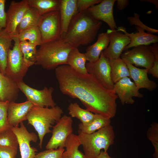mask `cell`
Segmentation results:
<instances>
[{
	"mask_svg": "<svg viewBox=\"0 0 158 158\" xmlns=\"http://www.w3.org/2000/svg\"><path fill=\"white\" fill-rule=\"evenodd\" d=\"M5 0H0V33L5 29L6 23V13L5 11Z\"/></svg>",
	"mask_w": 158,
	"mask_h": 158,
	"instance_id": "f35d334b",
	"label": "cell"
},
{
	"mask_svg": "<svg viewBox=\"0 0 158 158\" xmlns=\"http://www.w3.org/2000/svg\"><path fill=\"white\" fill-rule=\"evenodd\" d=\"M77 0H59V12L61 25V38L66 34L73 17L78 13Z\"/></svg>",
	"mask_w": 158,
	"mask_h": 158,
	"instance_id": "ffe728a7",
	"label": "cell"
},
{
	"mask_svg": "<svg viewBox=\"0 0 158 158\" xmlns=\"http://www.w3.org/2000/svg\"><path fill=\"white\" fill-rule=\"evenodd\" d=\"M140 1H145L146 2H150L154 4L155 6V8L158 9V0H141Z\"/></svg>",
	"mask_w": 158,
	"mask_h": 158,
	"instance_id": "ee69618b",
	"label": "cell"
},
{
	"mask_svg": "<svg viewBox=\"0 0 158 158\" xmlns=\"http://www.w3.org/2000/svg\"><path fill=\"white\" fill-rule=\"evenodd\" d=\"M86 67L87 73L93 75L104 87L109 89H113L114 83L111 77L109 60L102 52L97 61L87 63Z\"/></svg>",
	"mask_w": 158,
	"mask_h": 158,
	"instance_id": "8fae6325",
	"label": "cell"
},
{
	"mask_svg": "<svg viewBox=\"0 0 158 158\" xmlns=\"http://www.w3.org/2000/svg\"><path fill=\"white\" fill-rule=\"evenodd\" d=\"M110 29L99 34L96 42L88 46L85 53L87 61L94 62L99 59L102 52L108 46L109 42Z\"/></svg>",
	"mask_w": 158,
	"mask_h": 158,
	"instance_id": "44dd1931",
	"label": "cell"
},
{
	"mask_svg": "<svg viewBox=\"0 0 158 158\" xmlns=\"http://www.w3.org/2000/svg\"><path fill=\"white\" fill-rule=\"evenodd\" d=\"M102 0H77V6L78 12L85 11L92 6L97 4Z\"/></svg>",
	"mask_w": 158,
	"mask_h": 158,
	"instance_id": "74e56055",
	"label": "cell"
},
{
	"mask_svg": "<svg viewBox=\"0 0 158 158\" xmlns=\"http://www.w3.org/2000/svg\"><path fill=\"white\" fill-rule=\"evenodd\" d=\"M68 109L71 117L77 118L84 125L89 123L95 117V114L86 109L81 108L76 102L71 103L68 107Z\"/></svg>",
	"mask_w": 158,
	"mask_h": 158,
	"instance_id": "f1b7e54d",
	"label": "cell"
},
{
	"mask_svg": "<svg viewBox=\"0 0 158 158\" xmlns=\"http://www.w3.org/2000/svg\"><path fill=\"white\" fill-rule=\"evenodd\" d=\"M30 6L36 9L42 16L59 10V0H28Z\"/></svg>",
	"mask_w": 158,
	"mask_h": 158,
	"instance_id": "f546056e",
	"label": "cell"
},
{
	"mask_svg": "<svg viewBox=\"0 0 158 158\" xmlns=\"http://www.w3.org/2000/svg\"><path fill=\"white\" fill-rule=\"evenodd\" d=\"M73 48L61 38L43 43L37 50L35 64L48 70L67 65L68 55Z\"/></svg>",
	"mask_w": 158,
	"mask_h": 158,
	"instance_id": "3957f363",
	"label": "cell"
},
{
	"mask_svg": "<svg viewBox=\"0 0 158 158\" xmlns=\"http://www.w3.org/2000/svg\"><path fill=\"white\" fill-rule=\"evenodd\" d=\"M97 158H111L107 152L102 150L99 154Z\"/></svg>",
	"mask_w": 158,
	"mask_h": 158,
	"instance_id": "7bdbcfd3",
	"label": "cell"
},
{
	"mask_svg": "<svg viewBox=\"0 0 158 158\" xmlns=\"http://www.w3.org/2000/svg\"><path fill=\"white\" fill-rule=\"evenodd\" d=\"M12 40V37L5 32L4 29L0 33V72L5 75Z\"/></svg>",
	"mask_w": 158,
	"mask_h": 158,
	"instance_id": "4316f807",
	"label": "cell"
},
{
	"mask_svg": "<svg viewBox=\"0 0 158 158\" xmlns=\"http://www.w3.org/2000/svg\"><path fill=\"white\" fill-rule=\"evenodd\" d=\"M16 36L20 41H28L37 46L42 44L41 35L38 26L25 29Z\"/></svg>",
	"mask_w": 158,
	"mask_h": 158,
	"instance_id": "4dcf8cb0",
	"label": "cell"
},
{
	"mask_svg": "<svg viewBox=\"0 0 158 158\" xmlns=\"http://www.w3.org/2000/svg\"><path fill=\"white\" fill-rule=\"evenodd\" d=\"M19 48L23 58L30 66L35 64L37 51V46L28 41H20Z\"/></svg>",
	"mask_w": 158,
	"mask_h": 158,
	"instance_id": "1f68e13d",
	"label": "cell"
},
{
	"mask_svg": "<svg viewBox=\"0 0 158 158\" xmlns=\"http://www.w3.org/2000/svg\"><path fill=\"white\" fill-rule=\"evenodd\" d=\"M87 10L78 13L73 18L67 32L62 38L73 47L87 45L95 39L102 25Z\"/></svg>",
	"mask_w": 158,
	"mask_h": 158,
	"instance_id": "7a4b0ae2",
	"label": "cell"
},
{
	"mask_svg": "<svg viewBox=\"0 0 158 158\" xmlns=\"http://www.w3.org/2000/svg\"><path fill=\"white\" fill-rule=\"evenodd\" d=\"M19 90L16 83L0 72V101L15 102Z\"/></svg>",
	"mask_w": 158,
	"mask_h": 158,
	"instance_id": "7402d4cb",
	"label": "cell"
},
{
	"mask_svg": "<svg viewBox=\"0 0 158 158\" xmlns=\"http://www.w3.org/2000/svg\"><path fill=\"white\" fill-rule=\"evenodd\" d=\"M121 59L137 66L144 67L147 70L152 67L155 59L148 45H140L125 51L121 55Z\"/></svg>",
	"mask_w": 158,
	"mask_h": 158,
	"instance_id": "30bf717a",
	"label": "cell"
},
{
	"mask_svg": "<svg viewBox=\"0 0 158 158\" xmlns=\"http://www.w3.org/2000/svg\"><path fill=\"white\" fill-rule=\"evenodd\" d=\"M116 7L119 10H122L125 8L129 4L128 0H117Z\"/></svg>",
	"mask_w": 158,
	"mask_h": 158,
	"instance_id": "b9f144b4",
	"label": "cell"
},
{
	"mask_svg": "<svg viewBox=\"0 0 158 158\" xmlns=\"http://www.w3.org/2000/svg\"><path fill=\"white\" fill-rule=\"evenodd\" d=\"M9 102L0 101V133L11 128L7 120V109Z\"/></svg>",
	"mask_w": 158,
	"mask_h": 158,
	"instance_id": "e575fe53",
	"label": "cell"
},
{
	"mask_svg": "<svg viewBox=\"0 0 158 158\" xmlns=\"http://www.w3.org/2000/svg\"><path fill=\"white\" fill-rule=\"evenodd\" d=\"M18 145L17 138L11 128L0 133V147L17 149Z\"/></svg>",
	"mask_w": 158,
	"mask_h": 158,
	"instance_id": "d6a6232c",
	"label": "cell"
},
{
	"mask_svg": "<svg viewBox=\"0 0 158 158\" xmlns=\"http://www.w3.org/2000/svg\"><path fill=\"white\" fill-rule=\"evenodd\" d=\"M63 113V110L57 105L53 107L34 105L30 111L27 120L28 124L32 125L37 133L40 148L45 135L52 132L50 128L58 121Z\"/></svg>",
	"mask_w": 158,
	"mask_h": 158,
	"instance_id": "277c9868",
	"label": "cell"
},
{
	"mask_svg": "<svg viewBox=\"0 0 158 158\" xmlns=\"http://www.w3.org/2000/svg\"><path fill=\"white\" fill-rule=\"evenodd\" d=\"M123 61L129 69L130 78L133 80L138 89L139 90L141 88H145L152 91L157 88V85L156 83L149 78L147 70L137 68L126 61Z\"/></svg>",
	"mask_w": 158,
	"mask_h": 158,
	"instance_id": "d6986e66",
	"label": "cell"
},
{
	"mask_svg": "<svg viewBox=\"0 0 158 158\" xmlns=\"http://www.w3.org/2000/svg\"><path fill=\"white\" fill-rule=\"evenodd\" d=\"M55 72L63 94L78 99L94 114L110 119L115 116L118 97L113 89L106 88L92 75L78 73L67 64L58 66Z\"/></svg>",
	"mask_w": 158,
	"mask_h": 158,
	"instance_id": "6da1fadb",
	"label": "cell"
},
{
	"mask_svg": "<svg viewBox=\"0 0 158 158\" xmlns=\"http://www.w3.org/2000/svg\"><path fill=\"white\" fill-rule=\"evenodd\" d=\"M155 61L153 65L150 69L147 70L148 73L151 74L152 76L158 78V55L154 56Z\"/></svg>",
	"mask_w": 158,
	"mask_h": 158,
	"instance_id": "60d3db41",
	"label": "cell"
},
{
	"mask_svg": "<svg viewBox=\"0 0 158 158\" xmlns=\"http://www.w3.org/2000/svg\"><path fill=\"white\" fill-rule=\"evenodd\" d=\"M19 90L25 95L27 100L34 105L42 107H53L57 105L52 98L54 89L52 87H44L42 90L31 87L23 81L17 83Z\"/></svg>",
	"mask_w": 158,
	"mask_h": 158,
	"instance_id": "ba28073f",
	"label": "cell"
},
{
	"mask_svg": "<svg viewBox=\"0 0 158 158\" xmlns=\"http://www.w3.org/2000/svg\"><path fill=\"white\" fill-rule=\"evenodd\" d=\"M138 32L136 33L128 32L126 28L123 26L117 27V30L127 35L130 39V42L124 49L123 51L131 48L140 45H149L152 43H157L158 36L149 32H145L143 29L135 26Z\"/></svg>",
	"mask_w": 158,
	"mask_h": 158,
	"instance_id": "ac0fdd59",
	"label": "cell"
},
{
	"mask_svg": "<svg viewBox=\"0 0 158 158\" xmlns=\"http://www.w3.org/2000/svg\"><path fill=\"white\" fill-rule=\"evenodd\" d=\"M134 15L133 16H129L127 18V19L131 25H134L135 26L139 27L152 34L158 33L157 30L148 27L141 21L140 19V16L138 13H135Z\"/></svg>",
	"mask_w": 158,
	"mask_h": 158,
	"instance_id": "8d00e7d4",
	"label": "cell"
},
{
	"mask_svg": "<svg viewBox=\"0 0 158 158\" xmlns=\"http://www.w3.org/2000/svg\"><path fill=\"white\" fill-rule=\"evenodd\" d=\"M87 61L85 53H81L78 48H73L68 56L67 65L77 72L82 74L88 73L86 67Z\"/></svg>",
	"mask_w": 158,
	"mask_h": 158,
	"instance_id": "603a6c76",
	"label": "cell"
},
{
	"mask_svg": "<svg viewBox=\"0 0 158 158\" xmlns=\"http://www.w3.org/2000/svg\"><path fill=\"white\" fill-rule=\"evenodd\" d=\"M113 89L123 105L134 104L133 97L139 98L143 97L134 82L128 77L124 78L114 84Z\"/></svg>",
	"mask_w": 158,
	"mask_h": 158,
	"instance_id": "2e32d148",
	"label": "cell"
},
{
	"mask_svg": "<svg viewBox=\"0 0 158 158\" xmlns=\"http://www.w3.org/2000/svg\"><path fill=\"white\" fill-rule=\"evenodd\" d=\"M42 44L61 38V25L59 11L51 12L41 16L38 25Z\"/></svg>",
	"mask_w": 158,
	"mask_h": 158,
	"instance_id": "52a82bcc",
	"label": "cell"
},
{
	"mask_svg": "<svg viewBox=\"0 0 158 158\" xmlns=\"http://www.w3.org/2000/svg\"><path fill=\"white\" fill-rule=\"evenodd\" d=\"M14 42L12 49L9 51L6 70V75L17 83L23 81V79L30 66L24 59L20 50V42L16 36H13Z\"/></svg>",
	"mask_w": 158,
	"mask_h": 158,
	"instance_id": "8992f818",
	"label": "cell"
},
{
	"mask_svg": "<svg viewBox=\"0 0 158 158\" xmlns=\"http://www.w3.org/2000/svg\"><path fill=\"white\" fill-rule=\"evenodd\" d=\"M130 42V38L121 32L117 30L113 31L110 29L109 44L102 52L109 59H118Z\"/></svg>",
	"mask_w": 158,
	"mask_h": 158,
	"instance_id": "9a60e30c",
	"label": "cell"
},
{
	"mask_svg": "<svg viewBox=\"0 0 158 158\" xmlns=\"http://www.w3.org/2000/svg\"><path fill=\"white\" fill-rule=\"evenodd\" d=\"M73 121L71 116L64 115L53 127L52 136L46 146V149L64 148L66 141L73 133Z\"/></svg>",
	"mask_w": 158,
	"mask_h": 158,
	"instance_id": "9c48e42d",
	"label": "cell"
},
{
	"mask_svg": "<svg viewBox=\"0 0 158 158\" xmlns=\"http://www.w3.org/2000/svg\"><path fill=\"white\" fill-rule=\"evenodd\" d=\"M109 60L111 68V77L114 84L124 78H130L129 69L122 59L120 58Z\"/></svg>",
	"mask_w": 158,
	"mask_h": 158,
	"instance_id": "484cf974",
	"label": "cell"
},
{
	"mask_svg": "<svg viewBox=\"0 0 158 158\" xmlns=\"http://www.w3.org/2000/svg\"><path fill=\"white\" fill-rule=\"evenodd\" d=\"M77 135L83 147L85 158H97L104 150L107 152L114 142L115 133L111 125L90 134L78 132Z\"/></svg>",
	"mask_w": 158,
	"mask_h": 158,
	"instance_id": "5b68a950",
	"label": "cell"
},
{
	"mask_svg": "<svg viewBox=\"0 0 158 158\" xmlns=\"http://www.w3.org/2000/svg\"><path fill=\"white\" fill-rule=\"evenodd\" d=\"M64 151V148L47 149L36 154L34 158H65L63 153Z\"/></svg>",
	"mask_w": 158,
	"mask_h": 158,
	"instance_id": "d590c367",
	"label": "cell"
},
{
	"mask_svg": "<svg viewBox=\"0 0 158 158\" xmlns=\"http://www.w3.org/2000/svg\"><path fill=\"white\" fill-rule=\"evenodd\" d=\"M146 135L154 149L153 158H158V123L157 122H153L151 124L147 131Z\"/></svg>",
	"mask_w": 158,
	"mask_h": 158,
	"instance_id": "836d02e7",
	"label": "cell"
},
{
	"mask_svg": "<svg viewBox=\"0 0 158 158\" xmlns=\"http://www.w3.org/2000/svg\"><path fill=\"white\" fill-rule=\"evenodd\" d=\"M29 7L28 0L11 2L6 12V23L4 31L11 37L15 35L16 28Z\"/></svg>",
	"mask_w": 158,
	"mask_h": 158,
	"instance_id": "7c38bea8",
	"label": "cell"
},
{
	"mask_svg": "<svg viewBox=\"0 0 158 158\" xmlns=\"http://www.w3.org/2000/svg\"><path fill=\"white\" fill-rule=\"evenodd\" d=\"M116 0H102L99 3L93 5L87 11L95 20L106 23L112 30H117L113 15V7Z\"/></svg>",
	"mask_w": 158,
	"mask_h": 158,
	"instance_id": "5bb4252c",
	"label": "cell"
},
{
	"mask_svg": "<svg viewBox=\"0 0 158 158\" xmlns=\"http://www.w3.org/2000/svg\"><path fill=\"white\" fill-rule=\"evenodd\" d=\"M17 149L0 147V158H16Z\"/></svg>",
	"mask_w": 158,
	"mask_h": 158,
	"instance_id": "ab89813d",
	"label": "cell"
},
{
	"mask_svg": "<svg viewBox=\"0 0 158 158\" xmlns=\"http://www.w3.org/2000/svg\"><path fill=\"white\" fill-rule=\"evenodd\" d=\"M81 145L77 135L73 133L68 137L65 143L64 152L65 158H85L84 155L79 150Z\"/></svg>",
	"mask_w": 158,
	"mask_h": 158,
	"instance_id": "83f0119b",
	"label": "cell"
},
{
	"mask_svg": "<svg viewBox=\"0 0 158 158\" xmlns=\"http://www.w3.org/2000/svg\"><path fill=\"white\" fill-rule=\"evenodd\" d=\"M20 125V127L11 128L18 139L21 158H34L37 150L31 146L30 142L32 141L36 142L38 139L37 136L33 132L29 133L23 122Z\"/></svg>",
	"mask_w": 158,
	"mask_h": 158,
	"instance_id": "4fadbf2b",
	"label": "cell"
},
{
	"mask_svg": "<svg viewBox=\"0 0 158 158\" xmlns=\"http://www.w3.org/2000/svg\"><path fill=\"white\" fill-rule=\"evenodd\" d=\"M34 105L28 100L23 102H9L7 109V120L11 127H19V124L27 120L28 115Z\"/></svg>",
	"mask_w": 158,
	"mask_h": 158,
	"instance_id": "e0dca14e",
	"label": "cell"
},
{
	"mask_svg": "<svg viewBox=\"0 0 158 158\" xmlns=\"http://www.w3.org/2000/svg\"><path fill=\"white\" fill-rule=\"evenodd\" d=\"M41 16L36 9L29 6L17 26L14 36L25 29L37 26Z\"/></svg>",
	"mask_w": 158,
	"mask_h": 158,
	"instance_id": "cb8c5ba5",
	"label": "cell"
},
{
	"mask_svg": "<svg viewBox=\"0 0 158 158\" xmlns=\"http://www.w3.org/2000/svg\"><path fill=\"white\" fill-rule=\"evenodd\" d=\"M111 119L101 115L95 114L93 120L89 123L84 125L81 123L78 126V132L90 134L110 125Z\"/></svg>",
	"mask_w": 158,
	"mask_h": 158,
	"instance_id": "d4e9b609",
	"label": "cell"
}]
</instances>
